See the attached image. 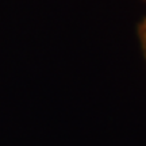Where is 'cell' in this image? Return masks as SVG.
Masks as SVG:
<instances>
[{"mask_svg": "<svg viewBox=\"0 0 146 146\" xmlns=\"http://www.w3.org/2000/svg\"><path fill=\"white\" fill-rule=\"evenodd\" d=\"M137 35H138V41H139V46H141L142 54L146 60V16L138 23L137 27Z\"/></svg>", "mask_w": 146, "mask_h": 146, "instance_id": "6da1fadb", "label": "cell"}, {"mask_svg": "<svg viewBox=\"0 0 146 146\" xmlns=\"http://www.w3.org/2000/svg\"><path fill=\"white\" fill-rule=\"evenodd\" d=\"M145 1H146V0H145Z\"/></svg>", "mask_w": 146, "mask_h": 146, "instance_id": "7a4b0ae2", "label": "cell"}]
</instances>
